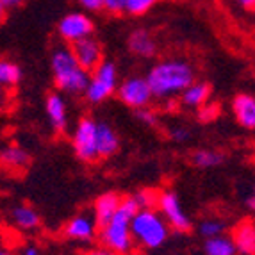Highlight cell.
Listing matches in <instances>:
<instances>
[{
	"label": "cell",
	"mask_w": 255,
	"mask_h": 255,
	"mask_svg": "<svg viewBox=\"0 0 255 255\" xmlns=\"http://www.w3.org/2000/svg\"><path fill=\"white\" fill-rule=\"evenodd\" d=\"M97 148L100 159H106L115 155L120 148V137L116 130L109 124L98 122L97 125Z\"/></svg>",
	"instance_id": "cell-16"
},
{
	"label": "cell",
	"mask_w": 255,
	"mask_h": 255,
	"mask_svg": "<svg viewBox=\"0 0 255 255\" xmlns=\"http://www.w3.org/2000/svg\"><path fill=\"white\" fill-rule=\"evenodd\" d=\"M47 109L48 122L55 132H64L68 125V113H66V102L59 93H50L47 97Z\"/></svg>",
	"instance_id": "cell-15"
},
{
	"label": "cell",
	"mask_w": 255,
	"mask_h": 255,
	"mask_svg": "<svg viewBox=\"0 0 255 255\" xmlns=\"http://www.w3.org/2000/svg\"><path fill=\"white\" fill-rule=\"evenodd\" d=\"M21 255H39V248L34 245H27L21 248Z\"/></svg>",
	"instance_id": "cell-34"
},
{
	"label": "cell",
	"mask_w": 255,
	"mask_h": 255,
	"mask_svg": "<svg viewBox=\"0 0 255 255\" xmlns=\"http://www.w3.org/2000/svg\"><path fill=\"white\" fill-rule=\"evenodd\" d=\"M116 95H118L120 102L134 111L148 107L153 98V91L150 88V82L146 77H128V79H125L124 82H120Z\"/></svg>",
	"instance_id": "cell-7"
},
{
	"label": "cell",
	"mask_w": 255,
	"mask_h": 255,
	"mask_svg": "<svg viewBox=\"0 0 255 255\" xmlns=\"http://www.w3.org/2000/svg\"><path fill=\"white\" fill-rule=\"evenodd\" d=\"M230 238L234 239V245L241 255H255V221L241 220L236 223Z\"/></svg>",
	"instance_id": "cell-13"
},
{
	"label": "cell",
	"mask_w": 255,
	"mask_h": 255,
	"mask_svg": "<svg viewBox=\"0 0 255 255\" xmlns=\"http://www.w3.org/2000/svg\"><path fill=\"white\" fill-rule=\"evenodd\" d=\"M2 164L9 171H23L29 168L30 155L25 148L18 145H9L2 150Z\"/></svg>",
	"instance_id": "cell-18"
},
{
	"label": "cell",
	"mask_w": 255,
	"mask_h": 255,
	"mask_svg": "<svg viewBox=\"0 0 255 255\" xmlns=\"http://www.w3.org/2000/svg\"><path fill=\"white\" fill-rule=\"evenodd\" d=\"M155 4H157V0H127L125 13L130 14V16H143Z\"/></svg>",
	"instance_id": "cell-25"
},
{
	"label": "cell",
	"mask_w": 255,
	"mask_h": 255,
	"mask_svg": "<svg viewBox=\"0 0 255 255\" xmlns=\"http://www.w3.org/2000/svg\"><path fill=\"white\" fill-rule=\"evenodd\" d=\"M0 255H14V254L11 250H5V248H4V250L0 252Z\"/></svg>",
	"instance_id": "cell-37"
},
{
	"label": "cell",
	"mask_w": 255,
	"mask_h": 255,
	"mask_svg": "<svg viewBox=\"0 0 255 255\" xmlns=\"http://www.w3.org/2000/svg\"><path fill=\"white\" fill-rule=\"evenodd\" d=\"M205 255H236L238 248L234 245V239L230 236H216V238L205 239L204 245Z\"/></svg>",
	"instance_id": "cell-21"
},
{
	"label": "cell",
	"mask_w": 255,
	"mask_h": 255,
	"mask_svg": "<svg viewBox=\"0 0 255 255\" xmlns=\"http://www.w3.org/2000/svg\"><path fill=\"white\" fill-rule=\"evenodd\" d=\"M118 86L120 82L116 64L111 61H104L97 70L91 72L90 84H88L84 97L90 104L98 106V104L106 102L109 97H113L118 91Z\"/></svg>",
	"instance_id": "cell-5"
},
{
	"label": "cell",
	"mask_w": 255,
	"mask_h": 255,
	"mask_svg": "<svg viewBox=\"0 0 255 255\" xmlns=\"http://www.w3.org/2000/svg\"><path fill=\"white\" fill-rule=\"evenodd\" d=\"M170 136L173 141H179V143H182V141H187L189 139V130H187L186 127H175L170 130Z\"/></svg>",
	"instance_id": "cell-31"
},
{
	"label": "cell",
	"mask_w": 255,
	"mask_h": 255,
	"mask_svg": "<svg viewBox=\"0 0 255 255\" xmlns=\"http://www.w3.org/2000/svg\"><path fill=\"white\" fill-rule=\"evenodd\" d=\"M98 232H100V225H98L93 213L77 214L63 227V236L66 239H70V241L90 243L97 238Z\"/></svg>",
	"instance_id": "cell-10"
},
{
	"label": "cell",
	"mask_w": 255,
	"mask_h": 255,
	"mask_svg": "<svg viewBox=\"0 0 255 255\" xmlns=\"http://www.w3.org/2000/svg\"><path fill=\"white\" fill-rule=\"evenodd\" d=\"M104 9L111 14H122L127 9V0H106V7Z\"/></svg>",
	"instance_id": "cell-29"
},
{
	"label": "cell",
	"mask_w": 255,
	"mask_h": 255,
	"mask_svg": "<svg viewBox=\"0 0 255 255\" xmlns=\"http://www.w3.org/2000/svg\"><path fill=\"white\" fill-rule=\"evenodd\" d=\"M84 255H118V254H115V252L109 250V248H106V247H100V248H93V250H90Z\"/></svg>",
	"instance_id": "cell-33"
},
{
	"label": "cell",
	"mask_w": 255,
	"mask_h": 255,
	"mask_svg": "<svg viewBox=\"0 0 255 255\" xmlns=\"http://www.w3.org/2000/svg\"><path fill=\"white\" fill-rule=\"evenodd\" d=\"M157 207L173 230H177V232H189L191 230V218L187 216V213L182 209L179 196L175 195L173 191L159 193Z\"/></svg>",
	"instance_id": "cell-8"
},
{
	"label": "cell",
	"mask_w": 255,
	"mask_h": 255,
	"mask_svg": "<svg viewBox=\"0 0 255 255\" xmlns=\"http://www.w3.org/2000/svg\"><path fill=\"white\" fill-rule=\"evenodd\" d=\"M120 205H122V196L118 193H104L98 196L93 205V214L97 218L98 225H107L116 216Z\"/></svg>",
	"instance_id": "cell-14"
},
{
	"label": "cell",
	"mask_w": 255,
	"mask_h": 255,
	"mask_svg": "<svg viewBox=\"0 0 255 255\" xmlns=\"http://www.w3.org/2000/svg\"><path fill=\"white\" fill-rule=\"evenodd\" d=\"M97 125L98 122H95L90 116H84L77 122V127L73 130V152L77 159H81L82 162H95L97 159H100L97 148Z\"/></svg>",
	"instance_id": "cell-6"
},
{
	"label": "cell",
	"mask_w": 255,
	"mask_h": 255,
	"mask_svg": "<svg viewBox=\"0 0 255 255\" xmlns=\"http://www.w3.org/2000/svg\"><path fill=\"white\" fill-rule=\"evenodd\" d=\"M23 2H25V0H0L2 14H5L7 11H11V9H14V7H20Z\"/></svg>",
	"instance_id": "cell-32"
},
{
	"label": "cell",
	"mask_w": 255,
	"mask_h": 255,
	"mask_svg": "<svg viewBox=\"0 0 255 255\" xmlns=\"http://www.w3.org/2000/svg\"><path fill=\"white\" fill-rule=\"evenodd\" d=\"M11 220L23 232H32L41 225V218H39L38 211L30 205H16L11 211Z\"/></svg>",
	"instance_id": "cell-19"
},
{
	"label": "cell",
	"mask_w": 255,
	"mask_h": 255,
	"mask_svg": "<svg viewBox=\"0 0 255 255\" xmlns=\"http://www.w3.org/2000/svg\"><path fill=\"white\" fill-rule=\"evenodd\" d=\"M136 118L141 124H145L146 127H153L157 124V115L153 113L150 107H143V109H136Z\"/></svg>",
	"instance_id": "cell-28"
},
{
	"label": "cell",
	"mask_w": 255,
	"mask_h": 255,
	"mask_svg": "<svg viewBox=\"0 0 255 255\" xmlns=\"http://www.w3.org/2000/svg\"><path fill=\"white\" fill-rule=\"evenodd\" d=\"M21 81V70L18 64L11 61H2L0 63V82L5 88H13Z\"/></svg>",
	"instance_id": "cell-23"
},
{
	"label": "cell",
	"mask_w": 255,
	"mask_h": 255,
	"mask_svg": "<svg viewBox=\"0 0 255 255\" xmlns=\"http://www.w3.org/2000/svg\"><path fill=\"white\" fill-rule=\"evenodd\" d=\"M218 116H220V107H218L216 104L207 102L205 106H202L200 109H198V120L204 122V124L213 122V120H216Z\"/></svg>",
	"instance_id": "cell-27"
},
{
	"label": "cell",
	"mask_w": 255,
	"mask_h": 255,
	"mask_svg": "<svg viewBox=\"0 0 255 255\" xmlns=\"http://www.w3.org/2000/svg\"><path fill=\"white\" fill-rule=\"evenodd\" d=\"M79 4H81L86 11L97 13V11H102V9L106 7V0H79Z\"/></svg>",
	"instance_id": "cell-30"
},
{
	"label": "cell",
	"mask_w": 255,
	"mask_h": 255,
	"mask_svg": "<svg viewBox=\"0 0 255 255\" xmlns=\"http://www.w3.org/2000/svg\"><path fill=\"white\" fill-rule=\"evenodd\" d=\"M134 198L137 200V204H139L141 209H152L153 205L157 204L159 195L157 193H153V191H148V189H143V191L136 193Z\"/></svg>",
	"instance_id": "cell-26"
},
{
	"label": "cell",
	"mask_w": 255,
	"mask_h": 255,
	"mask_svg": "<svg viewBox=\"0 0 255 255\" xmlns=\"http://www.w3.org/2000/svg\"><path fill=\"white\" fill-rule=\"evenodd\" d=\"M128 48L132 54L139 57H153L157 52L155 39L146 29H136L128 36Z\"/></svg>",
	"instance_id": "cell-17"
},
{
	"label": "cell",
	"mask_w": 255,
	"mask_h": 255,
	"mask_svg": "<svg viewBox=\"0 0 255 255\" xmlns=\"http://www.w3.org/2000/svg\"><path fill=\"white\" fill-rule=\"evenodd\" d=\"M50 66H52V73H54V84L63 93H68V95L86 93L91 75L77 61L72 48H57V50H54L50 59Z\"/></svg>",
	"instance_id": "cell-3"
},
{
	"label": "cell",
	"mask_w": 255,
	"mask_h": 255,
	"mask_svg": "<svg viewBox=\"0 0 255 255\" xmlns=\"http://www.w3.org/2000/svg\"><path fill=\"white\" fill-rule=\"evenodd\" d=\"M223 230H225V223L221 220H218V218H205V220L200 221V225H198V232H200L205 239L221 236Z\"/></svg>",
	"instance_id": "cell-24"
},
{
	"label": "cell",
	"mask_w": 255,
	"mask_h": 255,
	"mask_svg": "<svg viewBox=\"0 0 255 255\" xmlns=\"http://www.w3.org/2000/svg\"><path fill=\"white\" fill-rule=\"evenodd\" d=\"M93 21L84 13H70L61 18V21L57 23V32H59L61 39L70 43V45L84 38H90L93 34Z\"/></svg>",
	"instance_id": "cell-9"
},
{
	"label": "cell",
	"mask_w": 255,
	"mask_h": 255,
	"mask_svg": "<svg viewBox=\"0 0 255 255\" xmlns=\"http://www.w3.org/2000/svg\"><path fill=\"white\" fill-rule=\"evenodd\" d=\"M248 207H250V211L252 213H255V187L252 189V193H250V196H248Z\"/></svg>",
	"instance_id": "cell-36"
},
{
	"label": "cell",
	"mask_w": 255,
	"mask_h": 255,
	"mask_svg": "<svg viewBox=\"0 0 255 255\" xmlns=\"http://www.w3.org/2000/svg\"><path fill=\"white\" fill-rule=\"evenodd\" d=\"M153 97L170 98L182 95L195 82V68L187 61L166 59L153 64L146 75Z\"/></svg>",
	"instance_id": "cell-1"
},
{
	"label": "cell",
	"mask_w": 255,
	"mask_h": 255,
	"mask_svg": "<svg viewBox=\"0 0 255 255\" xmlns=\"http://www.w3.org/2000/svg\"><path fill=\"white\" fill-rule=\"evenodd\" d=\"M238 4L248 11H255V0H238Z\"/></svg>",
	"instance_id": "cell-35"
},
{
	"label": "cell",
	"mask_w": 255,
	"mask_h": 255,
	"mask_svg": "<svg viewBox=\"0 0 255 255\" xmlns=\"http://www.w3.org/2000/svg\"><path fill=\"white\" fill-rule=\"evenodd\" d=\"M141 211L139 204L134 196H125L122 198L118 213L107 225L100 227L98 239L102 247L109 248L118 255H128L134 248V236H132V218Z\"/></svg>",
	"instance_id": "cell-2"
},
{
	"label": "cell",
	"mask_w": 255,
	"mask_h": 255,
	"mask_svg": "<svg viewBox=\"0 0 255 255\" xmlns=\"http://www.w3.org/2000/svg\"><path fill=\"white\" fill-rule=\"evenodd\" d=\"M223 153L213 148H200L191 153V162L198 168H216L223 162Z\"/></svg>",
	"instance_id": "cell-22"
},
{
	"label": "cell",
	"mask_w": 255,
	"mask_h": 255,
	"mask_svg": "<svg viewBox=\"0 0 255 255\" xmlns=\"http://www.w3.org/2000/svg\"><path fill=\"white\" fill-rule=\"evenodd\" d=\"M132 236L139 247L146 250L161 248L170 236V223L155 209H141L136 216L132 218Z\"/></svg>",
	"instance_id": "cell-4"
},
{
	"label": "cell",
	"mask_w": 255,
	"mask_h": 255,
	"mask_svg": "<svg viewBox=\"0 0 255 255\" xmlns=\"http://www.w3.org/2000/svg\"><path fill=\"white\" fill-rule=\"evenodd\" d=\"M211 98V86L207 82H193L182 93V104L193 109H200Z\"/></svg>",
	"instance_id": "cell-20"
},
{
	"label": "cell",
	"mask_w": 255,
	"mask_h": 255,
	"mask_svg": "<svg viewBox=\"0 0 255 255\" xmlns=\"http://www.w3.org/2000/svg\"><path fill=\"white\" fill-rule=\"evenodd\" d=\"M70 48H72L73 55H75L77 61L81 63L82 68L88 70V72H93V70H97L98 66L104 63L102 45H100L93 36L73 43Z\"/></svg>",
	"instance_id": "cell-11"
},
{
	"label": "cell",
	"mask_w": 255,
	"mask_h": 255,
	"mask_svg": "<svg viewBox=\"0 0 255 255\" xmlns=\"http://www.w3.org/2000/svg\"><path fill=\"white\" fill-rule=\"evenodd\" d=\"M234 118L243 128L255 130V97L250 93H239L232 100Z\"/></svg>",
	"instance_id": "cell-12"
}]
</instances>
